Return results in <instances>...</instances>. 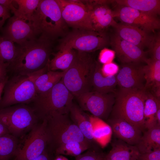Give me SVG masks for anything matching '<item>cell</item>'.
<instances>
[{
    "label": "cell",
    "instance_id": "6da1fadb",
    "mask_svg": "<svg viewBox=\"0 0 160 160\" xmlns=\"http://www.w3.org/2000/svg\"><path fill=\"white\" fill-rule=\"evenodd\" d=\"M53 41L40 35L19 45L15 58L8 68L21 75L29 74L43 69L49 60Z\"/></svg>",
    "mask_w": 160,
    "mask_h": 160
},
{
    "label": "cell",
    "instance_id": "7a4b0ae2",
    "mask_svg": "<svg viewBox=\"0 0 160 160\" xmlns=\"http://www.w3.org/2000/svg\"><path fill=\"white\" fill-rule=\"evenodd\" d=\"M147 93L145 89L120 88L115 93V101L110 118L126 121L143 133L146 130L143 111Z\"/></svg>",
    "mask_w": 160,
    "mask_h": 160
},
{
    "label": "cell",
    "instance_id": "3957f363",
    "mask_svg": "<svg viewBox=\"0 0 160 160\" xmlns=\"http://www.w3.org/2000/svg\"><path fill=\"white\" fill-rule=\"evenodd\" d=\"M31 22L38 34L53 41L68 33V26L56 0H40Z\"/></svg>",
    "mask_w": 160,
    "mask_h": 160
},
{
    "label": "cell",
    "instance_id": "277c9868",
    "mask_svg": "<svg viewBox=\"0 0 160 160\" xmlns=\"http://www.w3.org/2000/svg\"><path fill=\"white\" fill-rule=\"evenodd\" d=\"M89 53L77 51L73 62L61 79L76 97L91 91L92 77L97 61Z\"/></svg>",
    "mask_w": 160,
    "mask_h": 160
},
{
    "label": "cell",
    "instance_id": "5b68a950",
    "mask_svg": "<svg viewBox=\"0 0 160 160\" xmlns=\"http://www.w3.org/2000/svg\"><path fill=\"white\" fill-rule=\"evenodd\" d=\"M47 65L36 72L27 75L18 74L8 79L0 100V108L33 102L37 95L35 80L48 71Z\"/></svg>",
    "mask_w": 160,
    "mask_h": 160
},
{
    "label": "cell",
    "instance_id": "8992f818",
    "mask_svg": "<svg viewBox=\"0 0 160 160\" xmlns=\"http://www.w3.org/2000/svg\"><path fill=\"white\" fill-rule=\"evenodd\" d=\"M73 97L61 80L49 91L37 95L33 108L42 120L54 113L68 114Z\"/></svg>",
    "mask_w": 160,
    "mask_h": 160
},
{
    "label": "cell",
    "instance_id": "52a82bcc",
    "mask_svg": "<svg viewBox=\"0 0 160 160\" xmlns=\"http://www.w3.org/2000/svg\"><path fill=\"white\" fill-rule=\"evenodd\" d=\"M68 115L54 113L44 119L50 150L55 151L61 145L70 142L89 141Z\"/></svg>",
    "mask_w": 160,
    "mask_h": 160
},
{
    "label": "cell",
    "instance_id": "ba28073f",
    "mask_svg": "<svg viewBox=\"0 0 160 160\" xmlns=\"http://www.w3.org/2000/svg\"><path fill=\"white\" fill-rule=\"evenodd\" d=\"M39 119L34 109L24 104L0 108V121L17 138L30 131Z\"/></svg>",
    "mask_w": 160,
    "mask_h": 160
},
{
    "label": "cell",
    "instance_id": "9c48e42d",
    "mask_svg": "<svg viewBox=\"0 0 160 160\" xmlns=\"http://www.w3.org/2000/svg\"><path fill=\"white\" fill-rule=\"evenodd\" d=\"M110 43V37L106 32L74 29L60 40L59 46L90 53L102 49Z\"/></svg>",
    "mask_w": 160,
    "mask_h": 160
},
{
    "label": "cell",
    "instance_id": "30bf717a",
    "mask_svg": "<svg viewBox=\"0 0 160 160\" xmlns=\"http://www.w3.org/2000/svg\"><path fill=\"white\" fill-rule=\"evenodd\" d=\"M81 109L103 120L110 115L115 99V93H102L95 91L83 93L76 97Z\"/></svg>",
    "mask_w": 160,
    "mask_h": 160
},
{
    "label": "cell",
    "instance_id": "8fae6325",
    "mask_svg": "<svg viewBox=\"0 0 160 160\" xmlns=\"http://www.w3.org/2000/svg\"><path fill=\"white\" fill-rule=\"evenodd\" d=\"M48 145L46 121L44 119L29 131L15 158L17 160H31L41 155L47 149Z\"/></svg>",
    "mask_w": 160,
    "mask_h": 160
},
{
    "label": "cell",
    "instance_id": "7c38bea8",
    "mask_svg": "<svg viewBox=\"0 0 160 160\" xmlns=\"http://www.w3.org/2000/svg\"><path fill=\"white\" fill-rule=\"evenodd\" d=\"M56 0L68 26L73 29L94 31L88 9L83 1Z\"/></svg>",
    "mask_w": 160,
    "mask_h": 160
},
{
    "label": "cell",
    "instance_id": "4fadbf2b",
    "mask_svg": "<svg viewBox=\"0 0 160 160\" xmlns=\"http://www.w3.org/2000/svg\"><path fill=\"white\" fill-rule=\"evenodd\" d=\"M117 6L114 10L115 17L122 23L137 27L148 33L160 28V21L157 16L128 7Z\"/></svg>",
    "mask_w": 160,
    "mask_h": 160
},
{
    "label": "cell",
    "instance_id": "5bb4252c",
    "mask_svg": "<svg viewBox=\"0 0 160 160\" xmlns=\"http://www.w3.org/2000/svg\"><path fill=\"white\" fill-rule=\"evenodd\" d=\"M89 12L94 31L105 32L109 27H114L117 23L114 20L115 12L110 6L112 0L83 1Z\"/></svg>",
    "mask_w": 160,
    "mask_h": 160
},
{
    "label": "cell",
    "instance_id": "9a60e30c",
    "mask_svg": "<svg viewBox=\"0 0 160 160\" xmlns=\"http://www.w3.org/2000/svg\"><path fill=\"white\" fill-rule=\"evenodd\" d=\"M2 30L3 36L19 45L37 38L39 35L31 22L15 15L9 19Z\"/></svg>",
    "mask_w": 160,
    "mask_h": 160
},
{
    "label": "cell",
    "instance_id": "2e32d148",
    "mask_svg": "<svg viewBox=\"0 0 160 160\" xmlns=\"http://www.w3.org/2000/svg\"><path fill=\"white\" fill-rule=\"evenodd\" d=\"M141 63L122 64L116 75L117 85L120 88L145 89V79L144 65Z\"/></svg>",
    "mask_w": 160,
    "mask_h": 160
},
{
    "label": "cell",
    "instance_id": "e0dca14e",
    "mask_svg": "<svg viewBox=\"0 0 160 160\" xmlns=\"http://www.w3.org/2000/svg\"><path fill=\"white\" fill-rule=\"evenodd\" d=\"M111 44L122 64L145 62L147 52L119 37L115 33L110 38Z\"/></svg>",
    "mask_w": 160,
    "mask_h": 160
},
{
    "label": "cell",
    "instance_id": "ac0fdd59",
    "mask_svg": "<svg viewBox=\"0 0 160 160\" xmlns=\"http://www.w3.org/2000/svg\"><path fill=\"white\" fill-rule=\"evenodd\" d=\"M113 27L119 37L143 49L148 48L153 38L149 33L131 25L117 23Z\"/></svg>",
    "mask_w": 160,
    "mask_h": 160
},
{
    "label": "cell",
    "instance_id": "d6986e66",
    "mask_svg": "<svg viewBox=\"0 0 160 160\" xmlns=\"http://www.w3.org/2000/svg\"><path fill=\"white\" fill-rule=\"evenodd\" d=\"M107 122L114 136L129 144L135 146L142 135L140 129L124 120L110 118Z\"/></svg>",
    "mask_w": 160,
    "mask_h": 160
},
{
    "label": "cell",
    "instance_id": "ffe728a7",
    "mask_svg": "<svg viewBox=\"0 0 160 160\" xmlns=\"http://www.w3.org/2000/svg\"><path fill=\"white\" fill-rule=\"evenodd\" d=\"M143 71L145 79V89L157 98L160 97V60L151 58L145 61Z\"/></svg>",
    "mask_w": 160,
    "mask_h": 160
},
{
    "label": "cell",
    "instance_id": "44dd1931",
    "mask_svg": "<svg viewBox=\"0 0 160 160\" xmlns=\"http://www.w3.org/2000/svg\"><path fill=\"white\" fill-rule=\"evenodd\" d=\"M112 148L104 160H137L140 154L135 145L119 139L112 143Z\"/></svg>",
    "mask_w": 160,
    "mask_h": 160
},
{
    "label": "cell",
    "instance_id": "7402d4cb",
    "mask_svg": "<svg viewBox=\"0 0 160 160\" xmlns=\"http://www.w3.org/2000/svg\"><path fill=\"white\" fill-rule=\"evenodd\" d=\"M101 66L96 62L91 79L93 91L102 93H116L117 85L116 75L105 76L101 71Z\"/></svg>",
    "mask_w": 160,
    "mask_h": 160
},
{
    "label": "cell",
    "instance_id": "603a6c76",
    "mask_svg": "<svg viewBox=\"0 0 160 160\" xmlns=\"http://www.w3.org/2000/svg\"><path fill=\"white\" fill-rule=\"evenodd\" d=\"M140 154L149 153L160 149V124L145 130L135 145Z\"/></svg>",
    "mask_w": 160,
    "mask_h": 160
},
{
    "label": "cell",
    "instance_id": "cb8c5ba5",
    "mask_svg": "<svg viewBox=\"0 0 160 160\" xmlns=\"http://www.w3.org/2000/svg\"><path fill=\"white\" fill-rule=\"evenodd\" d=\"M59 51L54 54V57L47 63L48 71L60 69L66 70L73 62L76 51L71 48L59 46Z\"/></svg>",
    "mask_w": 160,
    "mask_h": 160
},
{
    "label": "cell",
    "instance_id": "d4e9b609",
    "mask_svg": "<svg viewBox=\"0 0 160 160\" xmlns=\"http://www.w3.org/2000/svg\"><path fill=\"white\" fill-rule=\"evenodd\" d=\"M69 113L71 120L77 126L84 137L92 143L95 142L92 125L88 116L85 115L79 107L73 103Z\"/></svg>",
    "mask_w": 160,
    "mask_h": 160
},
{
    "label": "cell",
    "instance_id": "484cf974",
    "mask_svg": "<svg viewBox=\"0 0 160 160\" xmlns=\"http://www.w3.org/2000/svg\"><path fill=\"white\" fill-rule=\"evenodd\" d=\"M92 124L94 140L102 148L110 142L113 132L110 126L103 120L92 115L88 116Z\"/></svg>",
    "mask_w": 160,
    "mask_h": 160
},
{
    "label": "cell",
    "instance_id": "4316f807",
    "mask_svg": "<svg viewBox=\"0 0 160 160\" xmlns=\"http://www.w3.org/2000/svg\"><path fill=\"white\" fill-rule=\"evenodd\" d=\"M117 5L128 7L154 16L160 13L159 0H115Z\"/></svg>",
    "mask_w": 160,
    "mask_h": 160
},
{
    "label": "cell",
    "instance_id": "83f0119b",
    "mask_svg": "<svg viewBox=\"0 0 160 160\" xmlns=\"http://www.w3.org/2000/svg\"><path fill=\"white\" fill-rule=\"evenodd\" d=\"M18 138L8 133L0 137V160H10L17 155L20 148Z\"/></svg>",
    "mask_w": 160,
    "mask_h": 160
},
{
    "label": "cell",
    "instance_id": "f1b7e54d",
    "mask_svg": "<svg viewBox=\"0 0 160 160\" xmlns=\"http://www.w3.org/2000/svg\"><path fill=\"white\" fill-rule=\"evenodd\" d=\"M65 72L49 71L39 76L35 81L37 94L52 89L61 79Z\"/></svg>",
    "mask_w": 160,
    "mask_h": 160
},
{
    "label": "cell",
    "instance_id": "f546056e",
    "mask_svg": "<svg viewBox=\"0 0 160 160\" xmlns=\"http://www.w3.org/2000/svg\"><path fill=\"white\" fill-rule=\"evenodd\" d=\"M147 92L143 111L146 130L153 127L157 123L156 114L158 107L160 106V99L156 97L150 92Z\"/></svg>",
    "mask_w": 160,
    "mask_h": 160
},
{
    "label": "cell",
    "instance_id": "4dcf8cb0",
    "mask_svg": "<svg viewBox=\"0 0 160 160\" xmlns=\"http://www.w3.org/2000/svg\"><path fill=\"white\" fill-rule=\"evenodd\" d=\"M92 147V143L89 141H71L61 145L54 151L56 155H65L76 157Z\"/></svg>",
    "mask_w": 160,
    "mask_h": 160
},
{
    "label": "cell",
    "instance_id": "1f68e13d",
    "mask_svg": "<svg viewBox=\"0 0 160 160\" xmlns=\"http://www.w3.org/2000/svg\"><path fill=\"white\" fill-rule=\"evenodd\" d=\"M40 1V0H13L18 5L17 12L14 15L31 22L32 17Z\"/></svg>",
    "mask_w": 160,
    "mask_h": 160
},
{
    "label": "cell",
    "instance_id": "d6a6232c",
    "mask_svg": "<svg viewBox=\"0 0 160 160\" xmlns=\"http://www.w3.org/2000/svg\"><path fill=\"white\" fill-rule=\"evenodd\" d=\"M11 41L0 35V60L10 64L15 56L17 47ZM9 67V66H8Z\"/></svg>",
    "mask_w": 160,
    "mask_h": 160
},
{
    "label": "cell",
    "instance_id": "836d02e7",
    "mask_svg": "<svg viewBox=\"0 0 160 160\" xmlns=\"http://www.w3.org/2000/svg\"><path fill=\"white\" fill-rule=\"evenodd\" d=\"M148 54L151 56V58L160 60V34L159 32L153 36L152 41L148 47Z\"/></svg>",
    "mask_w": 160,
    "mask_h": 160
},
{
    "label": "cell",
    "instance_id": "e575fe53",
    "mask_svg": "<svg viewBox=\"0 0 160 160\" xmlns=\"http://www.w3.org/2000/svg\"><path fill=\"white\" fill-rule=\"evenodd\" d=\"M85 153L76 157L75 160H104L105 155L103 153L92 148Z\"/></svg>",
    "mask_w": 160,
    "mask_h": 160
},
{
    "label": "cell",
    "instance_id": "d590c367",
    "mask_svg": "<svg viewBox=\"0 0 160 160\" xmlns=\"http://www.w3.org/2000/svg\"><path fill=\"white\" fill-rule=\"evenodd\" d=\"M116 54L113 50L105 47L100 52L98 59L100 63L104 64L113 62Z\"/></svg>",
    "mask_w": 160,
    "mask_h": 160
},
{
    "label": "cell",
    "instance_id": "8d00e7d4",
    "mask_svg": "<svg viewBox=\"0 0 160 160\" xmlns=\"http://www.w3.org/2000/svg\"><path fill=\"white\" fill-rule=\"evenodd\" d=\"M119 68L118 65L113 62L103 64L101 67V71L103 75L105 76L116 75Z\"/></svg>",
    "mask_w": 160,
    "mask_h": 160
},
{
    "label": "cell",
    "instance_id": "74e56055",
    "mask_svg": "<svg viewBox=\"0 0 160 160\" xmlns=\"http://www.w3.org/2000/svg\"><path fill=\"white\" fill-rule=\"evenodd\" d=\"M137 160H160V149L152 152L140 154Z\"/></svg>",
    "mask_w": 160,
    "mask_h": 160
},
{
    "label": "cell",
    "instance_id": "f35d334b",
    "mask_svg": "<svg viewBox=\"0 0 160 160\" xmlns=\"http://www.w3.org/2000/svg\"><path fill=\"white\" fill-rule=\"evenodd\" d=\"M10 10L0 4V29H1L6 20L10 17Z\"/></svg>",
    "mask_w": 160,
    "mask_h": 160
},
{
    "label": "cell",
    "instance_id": "ab89813d",
    "mask_svg": "<svg viewBox=\"0 0 160 160\" xmlns=\"http://www.w3.org/2000/svg\"><path fill=\"white\" fill-rule=\"evenodd\" d=\"M9 64L0 60V82L7 78Z\"/></svg>",
    "mask_w": 160,
    "mask_h": 160
},
{
    "label": "cell",
    "instance_id": "60d3db41",
    "mask_svg": "<svg viewBox=\"0 0 160 160\" xmlns=\"http://www.w3.org/2000/svg\"><path fill=\"white\" fill-rule=\"evenodd\" d=\"M13 2L12 0H0V4L11 11L15 15L17 12V9L13 5Z\"/></svg>",
    "mask_w": 160,
    "mask_h": 160
},
{
    "label": "cell",
    "instance_id": "b9f144b4",
    "mask_svg": "<svg viewBox=\"0 0 160 160\" xmlns=\"http://www.w3.org/2000/svg\"><path fill=\"white\" fill-rule=\"evenodd\" d=\"M47 149L40 156L31 160H53Z\"/></svg>",
    "mask_w": 160,
    "mask_h": 160
},
{
    "label": "cell",
    "instance_id": "7bdbcfd3",
    "mask_svg": "<svg viewBox=\"0 0 160 160\" xmlns=\"http://www.w3.org/2000/svg\"><path fill=\"white\" fill-rule=\"evenodd\" d=\"M10 133L6 126L0 121V137L4 135Z\"/></svg>",
    "mask_w": 160,
    "mask_h": 160
},
{
    "label": "cell",
    "instance_id": "ee69618b",
    "mask_svg": "<svg viewBox=\"0 0 160 160\" xmlns=\"http://www.w3.org/2000/svg\"><path fill=\"white\" fill-rule=\"evenodd\" d=\"M8 79L7 77L5 79L0 82V100L1 98V96L3 92L4 86Z\"/></svg>",
    "mask_w": 160,
    "mask_h": 160
},
{
    "label": "cell",
    "instance_id": "f6af8a7d",
    "mask_svg": "<svg viewBox=\"0 0 160 160\" xmlns=\"http://www.w3.org/2000/svg\"><path fill=\"white\" fill-rule=\"evenodd\" d=\"M156 118L157 123L160 124V106H159L156 114Z\"/></svg>",
    "mask_w": 160,
    "mask_h": 160
},
{
    "label": "cell",
    "instance_id": "bcb514c9",
    "mask_svg": "<svg viewBox=\"0 0 160 160\" xmlns=\"http://www.w3.org/2000/svg\"><path fill=\"white\" fill-rule=\"evenodd\" d=\"M53 160H69L67 158L61 155H56V157Z\"/></svg>",
    "mask_w": 160,
    "mask_h": 160
},
{
    "label": "cell",
    "instance_id": "7dc6e473",
    "mask_svg": "<svg viewBox=\"0 0 160 160\" xmlns=\"http://www.w3.org/2000/svg\"><path fill=\"white\" fill-rule=\"evenodd\" d=\"M14 160H17V159L15 158Z\"/></svg>",
    "mask_w": 160,
    "mask_h": 160
}]
</instances>
